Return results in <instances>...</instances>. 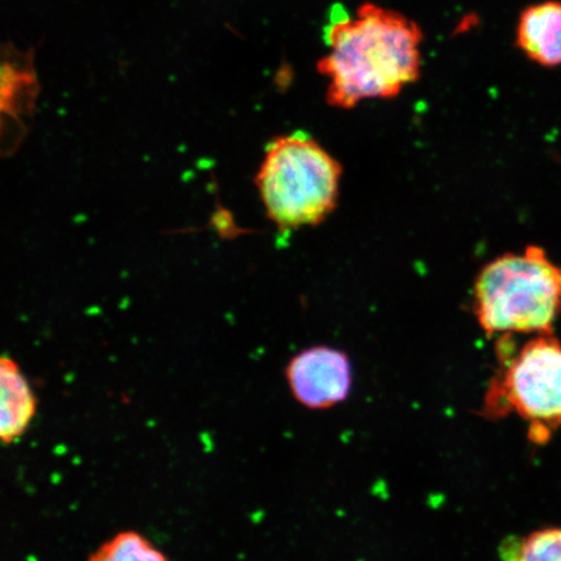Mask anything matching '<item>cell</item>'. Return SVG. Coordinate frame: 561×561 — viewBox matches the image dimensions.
<instances>
[{
  "label": "cell",
  "mask_w": 561,
  "mask_h": 561,
  "mask_svg": "<svg viewBox=\"0 0 561 561\" xmlns=\"http://www.w3.org/2000/svg\"><path fill=\"white\" fill-rule=\"evenodd\" d=\"M328 53L318 62L327 102L353 110L370 100H392L421 76L424 34L403 13L363 3L354 15L334 5L324 27Z\"/></svg>",
  "instance_id": "6da1fadb"
},
{
  "label": "cell",
  "mask_w": 561,
  "mask_h": 561,
  "mask_svg": "<svg viewBox=\"0 0 561 561\" xmlns=\"http://www.w3.org/2000/svg\"><path fill=\"white\" fill-rule=\"evenodd\" d=\"M342 165L305 131L272 139L255 175L268 219L279 229L320 226L340 199Z\"/></svg>",
  "instance_id": "7a4b0ae2"
},
{
  "label": "cell",
  "mask_w": 561,
  "mask_h": 561,
  "mask_svg": "<svg viewBox=\"0 0 561 561\" xmlns=\"http://www.w3.org/2000/svg\"><path fill=\"white\" fill-rule=\"evenodd\" d=\"M473 308L488 336L551 334L561 312V268L537 245L496 257L476 278Z\"/></svg>",
  "instance_id": "3957f363"
},
{
  "label": "cell",
  "mask_w": 561,
  "mask_h": 561,
  "mask_svg": "<svg viewBox=\"0 0 561 561\" xmlns=\"http://www.w3.org/2000/svg\"><path fill=\"white\" fill-rule=\"evenodd\" d=\"M503 369L491 383V415L516 412L539 431L561 424V343L539 334L517 354L501 356Z\"/></svg>",
  "instance_id": "277c9868"
},
{
  "label": "cell",
  "mask_w": 561,
  "mask_h": 561,
  "mask_svg": "<svg viewBox=\"0 0 561 561\" xmlns=\"http://www.w3.org/2000/svg\"><path fill=\"white\" fill-rule=\"evenodd\" d=\"M286 380L301 405L331 409L346 401L353 389V364L341 350L314 346L293 357L287 364Z\"/></svg>",
  "instance_id": "5b68a950"
},
{
  "label": "cell",
  "mask_w": 561,
  "mask_h": 561,
  "mask_svg": "<svg viewBox=\"0 0 561 561\" xmlns=\"http://www.w3.org/2000/svg\"><path fill=\"white\" fill-rule=\"evenodd\" d=\"M516 46L525 58L543 68L561 67V0L525 7L516 26Z\"/></svg>",
  "instance_id": "8992f818"
},
{
  "label": "cell",
  "mask_w": 561,
  "mask_h": 561,
  "mask_svg": "<svg viewBox=\"0 0 561 561\" xmlns=\"http://www.w3.org/2000/svg\"><path fill=\"white\" fill-rule=\"evenodd\" d=\"M0 388H2V410H0V439L12 445L24 436L37 412V398L19 364L10 356L0 362Z\"/></svg>",
  "instance_id": "52a82bcc"
},
{
  "label": "cell",
  "mask_w": 561,
  "mask_h": 561,
  "mask_svg": "<svg viewBox=\"0 0 561 561\" xmlns=\"http://www.w3.org/2000/svg\"><path fill=\"white\" fill-rule=\"evenodd\" d=\"M88 561H170L158 547L137 531H122L104 542Z\"/></svg>",
  "instance_id": "ba28073f"
},
{
  "label": "cell",
  "mask_w": 561,
  "mask_h": 561,
  "mask_svg": "<svg viewBox=\"0 0 561 561\" xmlns=\"http://www.w3.org/2000/svg\"><path fill=\"white\" fill-rule=\"evenodd\" d=\"M510 561H561V529L531 533L511 552Z\"/></svg>",
  "instance_id": "9c48e42d"
}]
</instances>
